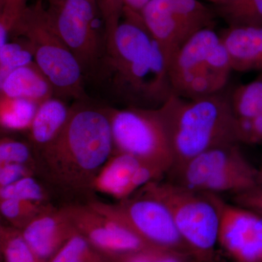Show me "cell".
I'll return each mask as SVG.
<instances>
[{
    "mask_svg": "<svg viewBox=\"0 0 262 262\" xmlns=\"http://www.w3.org/2000/svg\"><path fill=\"white\" fill-rule=\"evenodd\" d=\"M257 182L260 187H262V161L261 165L257 168Z\"/></svg>",
    "mask_w": 262,
    "mask_h": 262,
    "instance_id": "8d00e7d4",
    "label": "cell"
},
{
    "mask_svg": "<svg viewBox=\"0 0 262 262\" xmlns=\"http://www.w3.org/2000/svg\"><path fill=\"white\" fill-rule=\"evenodd\" d=\"M124 5L130 9L140 12L150 0H122Z\"/></svg>",
    "mask_w": 262,
    "mask_h": 262,
    "instance_id": "e575fe53",
    "label": "cell"
},
{
    "mask_svg": "<svg viewBox=\"0 0 262 262\" xmlns=\"http://www.w3.org/2000/svg\"><path fill=\"white\" fill-rule=\"evenodd\" d=\"M233 203L256 212L262 216V187L233 195Z\"/></svg>",
    "mask_w": 262,
    "mask_h": 262,
    "instance_id": "4dcf8cb0",
    "label": "cell"
},
{
    "mask_svg": "<svg viewBox=\"0 0 262 262\" xmlns=\"http://www.w3.org/2000/svg\"><path fill=\"white\" fill-rule=\"evenodd\" d=\"M27 7V0H0V13L14 18H18Z\"/></svg>",
    "mask_w": 262,
    "mask_h": 262,
    "instance_id": "836d02e7",
    "label": "cell"
},
{
    "mask_svg": "<svg viewBox=\"0 0 262 262\" xmlns=\"http://www.w3.org/2000/svg\"><path fill=\"white\" fill-rule=\"evenodd\" d=\"M163 175L166 173L159 167L135 156L113 153L96 179L95 192L122 201Z\"/></svg>",
    "mask_w": 262,
    "mask_h": 262,
    "instance_id": "4fadbf2b",
    "label": "cell"
},
{
    "mask_svg": "<svg viewBox=\"0 0 262 262\" xmlns=\"http://www.w3.org/2000/svg\"><path fill=\"white\" fill-rule=\"evenodd\" d=\"M158 249L160 248H155L149 251L121 253L110 256L107 258L110 262H153V254Z\"/></svg>",
    "mask_w": 262,
    "mask_h": 262,
    "instance_id": "d6a6232c",
    "label": "cell"
},
{
    "mask_svg": "<svg viewBox=\"0 0 262 262\" xmlns=\"http://www.w3.org/2000/svg\"><path fill=\"white\" fill-rule=\"evenodd\" d=\"M37 1L42 2V3H43V2H44V0H37Z\"/></svg>",
    "mask_w": 262,
    "mask_h": 262,
    "instance_id": "f35d334b",
    "label": "cell"
},
{
    "mask_svg": "<svg viewBox=\"0 0 262 262\" xmlns=\"http://www.w3.org/2000/svg\"><path fill=\"white\" fill-rule=\"evenodd\" d=\"M21 232L42 262L49 261L71 237L78 233L63 206L38 215Z\"/></svg>",
    "mask_w": 262,
    "mask_h": 262,
    "instance_id": "5bb4252c",
    "label": "cell"
},
{
    "mask_svg": "<svg viewBox=\"0 0 262 262\" xmlns=\"http://www.w3.org/2000/svg\"><path fill=\"white\" fill-rule=\"evenodd\" d=\"M38 177L37 170L22 164L8 163L0 165V188L14 184L27 177Z\"/></svg>",
    "mask_w": 262,
    "mask_h": 262,
    "instance_id": "f546056e",
    "label": "cell"
},
{
    "mask_svg": "<svg viewBox=\"0 0 262 262\" xmlns=\"http://www.w3.org/2000/svg\"><path fill=\"white\" fill-rule=\"evenodd\" d=\"M53 204H39L18 198L0 199V212L12 227L23 230L44 212L53 209Z\"/></svg>",
    "mask_w": 262,
    "mask_h": 262,
    "instance_id": "603a6c76",
    "label": "cell"
},
{
    "mask_svg": "<svg viewBox=\"0 0 262 262\" xmlns=\"http://www.w3.org/2000/svg\"><path fill=\"white\" fill-rule=\"evenodd\" d=\"M213 262H225V261H221V260L220 259V258H219V256H217V258H215V260ZM229 262H232V261H229Z\"/></svg>",
    "mask_w": 262,
    "mask_h": 262,
    "instance_id": "74e56055",
    "label": "cell"
},
{
    "mask_svg": "<svg viewBox=\"0 0 262 262\" xmlns=\"http://www.w3.org/2000/svg\"><path fill=\"white\" fill-rule=\"evenodd\" d=\"M220 34L233 71L262 72V27H227Z\"/></svg>",
    "mask_w": 262,
    "mask_h": 262,
    "instance_id": "2e32d148",
    "label": "cell"
},
{
    "mask_svg": "<svg viewBox=\"0 0 262 262\" xmlns=\"http://www.w3.org/2000/svg\"><path fill=\"white\" fill-rule=\"evenodd\" d=\"M94 78L126 107L159 108L173 94L168 60L140 12L124 7Z\"/></svg>",
    "mask_w": 262,
    "mask_h": 262,
    "instance_id": "7a4b0ae2",
    "label": "cell"
},
{
    "mask_svg": "<svg viewBox=\"0 0 262 262\" xmlns=\"http://www.w3.org/2000/svg\"><path fill=\"white\" fill-rule=\"evenodd\" d=\"M0 47V81L13 71L34 62V54L29 43L20 37H12Z\"/></svg>",
    "mask_w": 262,
    "mask_h": 262,
    "instance_id": "484cf974",
    "label": "cell"
},
{
    "mask_svg": "<svg viewBox=\"0 0 262 262\" xmlns=\"http://www.w3.org/2000/svg\"><path fill=\"white\" fill-rule=\"evenodd\" d=\"M218 244L232 262H262V216L217 195Z\"/></svg>",
    "mask_w": 262,
    "mask_h": 262,
    "instance_id": "7c38bea8",
    "label": "cell"
},
{
    "mask_svg": "<svg viewBox=\"0 0 262 262\" xmlns=\"http://www.w3.org/2000/svg\"><path fill=\"white\" fill-rule=\"evenodd\" d=\"M232 71L228 52L213 27L193 34L168 61L173 94L189 99L223 92Z\"/></svg>",
    "mask_w": 262,
    "mask_h": 262,
    "instance_id": "277c9868",
    "label": "cell"
},
{
    "mask_svg": "<svg viewBox=\"0 0 262 262\" xmlns=\"http://www.w3.org/2000/svg\"><path fill=\"white\" fill-rule=\"evenodd\" d=\"M207 1H208L209 3H212V4L214 5L215 7H218L229 3L231 0H207Z\"/></svg>",
    "mask_w": 262,
    "mask_h": 262,
    "instance_id": "d590c367",
    "label": "cell"
},
{
    "mask_svg": "<svg viewBox=\"0 0 262 262\" xmlns=\"http://www.w3.org/2000/svg\"><path fill=\"white\" fill-rule=\"evenodd\" d=\"M0 124L2 128L29 130L39 105L23 98L0 96Z\"/></svg>",
    "mask_w": 262,
    "mask_h": 262,
    "instance_id": "ffe728a7",
    "label": "cell"
},
{
    "mask_svg": "<svg viewBox=\"0 0 262 262\" xmlns=\"http://www.w3.org/2000/svg\"><path fill=\"white\" fill-rule=\"evenodd\" d=\"M0 250L5 262H42L24 238L21 230L10 225L0 227Z\"/></svg>",
    "mask_w": 262,
    "mask_h": 262,
    "instance_id": "cb8c5ba5",
    "label": "cell"
},
{
    "mask_svg": "<svg viewBox=\"0 0 262 262\" xmlns=\"http://www.w3.org/2000/svg\"><path fill=\"white\" fill-rule=\"evenodd\" d=\"M158 110L173 155L171 169L207 150L239 144L237 118L225 91L192 99L173 94Z\"/></svg>",
    "mask_w": 262,
    "mask_h": 262,
    "instance_id": "3957f363",
    "label": "cell"
},
{
    "mask_svg": "<svg viewBox=\"0 0 262 262\" xmlns=\"http://www.w3.org/2000/svg\"><path fill=\"white\" fill-rule=\"evenodd\" d=\"M98 3L104 22L108 46L121 19L125 5L122 0H98Z\"/></svg>",
    "mask_w": 262,
    "mask_h": 262,
    "instance_id": "83f0119b",
    "label": "cell"
},
{
    "mask_svg": "<svg viewBox=\"0 0 262 262\" xmlns=\"http://www.w3.org/2000/svg\"><path fill=\"white\" fill-rule=\"evenodd\" d=\"M139 190L159 200L171 213L179 233L195 262L217 258L220 211L218 194L193 190L170 181L149 182Z\"/></svg>",
    "mask_w": 262,
    "mask_h": 262,
    "instance_id": "5b68a950",
    "label": "cell"
},
{
    "mask_svg": "<svg viewBox=\"0 0 262 262\" xmlns=\"http://www.w3.org/2000/svg\"><path fill=\"white\" fill-rule=\"evenodd\" d=\"M166 175L168 180L198 192L233 195L259 187L257 168L241 151L239 144L207 150Z\"/></svg>",
    "mask_w": 262,
    "mask_h": 262,
    "instance_id": "52a82bcc",
    "label": "cell"
},
{
    "mask_svg": "<svg viewBox=\"0 0 262 262\" xmlns=\"http://www.w3.org/2000/svg\"><path fill=\"white\" fill-rule=\"evenodd\" d=\"M44 1L48 21L80 63L84 77H94L107 48L98 0Z\"/></svg>",
    "mask_w": 262,
    "mask_h": 262,
    "instance_id": "ba28073f",
    "label": "cell"
},
{
    "mask_svg": "<svg viewBox=\"0 0 262 262\" xmlns=\"http://www.w3.org/2000/svg\"><path fill=\"white\" fill-rule=\"evenodd\" d=\"M239 144H262V113L248 119H237Z\"/></svg>",
    "mask_w": 262,
    "mask_h": 262,
    "instance_id": "f1b7e54d",
    "label": "cell"
},
{
    "mask_svg": "<svg viewBox=\"0 0 262 262\" xmlns=\"http://www.w3.org/2000/svg\"><path fill=\"white\" fill-rule=\"evenodd\" d=\"M8 163L28 165L35 169L38 175L37 153L30 143L9 137L2 138L0 141V165Z\"/></svg>",
    "mask_w": 262,
    "mask_h": 262,
    "instance_id": "4316f807",
    "label": "cell"
},
{
    "mask_svg": "<svg viewBox=\"0 0 262 262\" xmlns=\"http://www.w3.org/2000/svg\"><path fill=\"white\" fill-rule=\"evenodd\" d=\"M114 153L135 156L168 173L173 164L166 129L158 108L106 107Z\"/></svg>",
    "mask_w": 262,
    "mask_h": 262,
    "instance_id": "9c48e42d",
    "label": "cell"
},
{
    "mask_svg": "<svg viewBox=\"0 0 262 262\" xmlns=\"http://www.w3.org/2000/svg\"><path fill=\"white\" fill-rule=\"evenodd\" d=\"M53 196L56 194L47 183L36 176L25 177L14 184L0 188V199L18 198L39 204H53Z\"/></svg>",
    "mask_w": 262,
    "mask_h": 262,
    "instance_id": "7402d4cb",
    "label": "cell"
},
{
    "mask_svg": "<svg viewBox=\"0 0 262 262\" xmlns=\"http://www.w3.org/2000/svg\"><path fill=\"white\" fill-rule=\"evenodd\" d=\"M0 96L23 98L40 105L55 95V89L35 62L17 69L0 81Z\"/></svg>",
    "mask_w": 262,
    "mask_h": 262,
    "instance_id": "e0dca14e",
    "label": "cell"
},
{
    "mask_svg": "<svg viewBox=\"0 0 262 262\" xmlns=\"http://www.w3.org/2000/svg\"><path fill=\"white\" fill-rule=\"evenodd\" d=\"M63 207L77 232L106 258L160 248L148 244L130 229L96 211L89 203H70Z\"/></svg>",
    "mask_w": 262,
    "mask_h": 262,
    "instance_id": "8fae6325",
    "label": "cell"
},
{
    "mask_svg": "<svg viewBox=\"0 0 262 262\" xmlns=\"http://www.w3.org/2000/svg\"><path fill=\"white\" fill-rule=\"evenodd\" d=\"M237 119H248L262 113V72L254 80L237 86L230 94Z\"/></svg>",
    "mask_w": 262,
    "mask_h": 262,
    "instance_id": "44dd1931",
    "label": "cell"
},
{
    "mask_svg": "<svg viewBox=\"0 0 262 262\" xmlns=\"http://www.w3.org/2000/svg\"><path fill=\"white\" fill-rule=\"evenodd\" d=\"M71 107L53 96L39 105L29 129V143L36 153L47 146L65 126Z\"/></svg>",
    "mask_w": 262,
    "mask_h": 262,
    "instance_id": "ac0fdd59",
    "label": "cell"
},
{
    "mask_svg": "<svg viewBox=\"0 0 262 262\" xmlns=\"http://www.w3.org/2000/svg\"><path fill=\"white\" fill-rule=\"evenodd\" d=\"M214 9L227 27H262V0H231Z\"/></svg>",
    "mask_w": 262,
    "mask_h": 262,
    "instance_id": "d6986e66",
    "label": "cell"
},
{
    "mask_svg": "<svg viewBox=\"0 0 262 262\" xmlns=\"http://www.w3.org/2000/svg\"><path fill=\"white\" fill-rule=\"evenodd\" d=\"M153 262H195L189 253L173 251V250H156L153 254Z\"/></svg>",
    "mask_w": 262,
    "mask_h": 262,
    "instance_id": "1f68e13d",
    "label": "cell"
},
{
    "mask_svg": "<svg viewBox=\"0 0 262 262\" xmlns=\"http://www.w3.org/2000/svg\"><path fill=\"white\" fill-rule=\"evenodd\" d=\"M87 203L96 211L130 229L154 247L192 255L179 233L168 207L147 193L139 190L130 198L113 204L96 199Z\"/></svg>",
    "mask_w": 262,
    "mask_h": 262,
    "instance_id": "30bf717a",
    "label": "cell"
},
{
    "mask_svg": "<svg viewBox=\"0 0 262 262\" xmlns=\"http://www.w3.org/2000/svg\"><path fill=\"white\" fill-rule=\"evenodd\" d=\"M140 13L146 28L160 45L168 61L193 35L179 18L172 0H150Z\"/></svg>",
    "mask_w": 262,
    "mask_h": 262,
    "instance_id": "9a60e30c",
    "label": "cell"
},
{
    "mask_svg": "<svg viewBox=\"0 0 262 262\" xmlns=\"http://www.w3.org/2000/svg\"><path fill=\"white\" fill-rule=\"evenodd\" d=\"M113 153L105 108L78 101L60 134L37 151L38 177L66 204L87 203L94 200L96 179Z\"/></svg>",
    "mask_w": 262,
    "mask_h": 262,
    "instance_id": "6da1fadb",
    "label": "cell"
},
{
    "mask_svg": "<svg viewBox=\"0 0 262 262\" xmlns=\"http://www.w3.org/2000/svg\"><path fill=\"white\" fill-rule=\"evenodd\" d=\"M10 37L22 38L29 43L34 62L51 81L55 95L88 101L80 63L48 21L42 2L24 9Z\"/></svg>",
    "mask_w": 262,
    "mask_h": 262,
    "instance_id": "8992f818",
    "label": "cell"
},
{
    "mask_svg": "<svg viewBox=\"0 0 262 262\" xmlns=\"http://www.w3.org/2000/svg\"><path fill=\"white\" fill-rule=\"evenodd\" d=\"M48 262H110L82 234L71 237Z\"/></svg>",
    "mask_w": 262,
    "mask_h": 262,
    "instance_id": "d4e9b609",
    "label": "cell"
}]
</instances>
